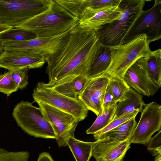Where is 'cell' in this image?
<instances>
[{
    "label": "cell",
    "mask_w": 161,
    "mask_h": 161,
    "mask_svg": "<svg viewBox=\"0 0 161 161\" xmlns=\"http://www.w3.org/2000/svg\"><path fill=\"white\" fill-rule=\"evenodd\" d=\"M108 84L111 92L117 103L122 99L130 88L124 79L118 78L109 79Z\"/></svg>",
    "instance_id": "obj_25"
},
{
    "label": "cell",
    "mask_w": 161,
    "mask_h": 161,
    "mask_svg": "<svg viewBox=\"0 0 161 161\" xmlns=\"http://www.w3.org/2000/svg\"><path fill=\"white\" fill-rule=\"evenodd\" d=\"M37 161H54L49 153L43 152L39 154Z\"/></svg>",
    "instance_id": "obj_33"
},
{
    "label": "cell",
    "mask_w": 161,
    "mask_h": 161,
    "mask_svg": "<svg viewBox=\"0 0 161 161\" xmlns=\"http://www.w3.org/2000/svg\"><path fill=\"white\" fill-rule=\"evenodd\" d=\"M131 143L128 139L107 151L102 156L97 158L96 161H123Z\"/></svg>",
    "instance_id": "obj_24"
},
{
    "label": "cell",
    "mask_w": 161,
    "mask_h": 161,
    "mask_svg": "<svg viewBox=\"0 0 161 161\" xmlns=\"http://www.w3.org/2000/svg\"><path fill=\"white\" fill-rule=\"evenodd\" d=\"M121 0H90V8H96L110 5H117Z\"/></svg>",
    "instance_id": "obj_31"
},
{
    "label": "cell",
    "mask_w": 161,
    "mask_h": 161,
    "mask_svg": "<svg viewBox=\"0 0 161 161\" xmlns=\"http://www.w3.org/2000/svg\"><path fill=\"white\" fill-rule=\"evenodd\" d=\"M53 0H0V24L17 27L47 9Z\"/></svg>",
    "instance_id": "obj_5"
},
{
    "label": "cell",
    "mask_w": 161,
    "mask_h": 161,
    "mask_svg": "<svg viewBox=\"0 0 161 161\" xmlns=\"http://www.w3.org/2000/svg\"><path fill=\"white\" fill-rule=\"evenodd\" d=\"M79 20L53 0L47 9L17 27L30 31L37 37H50L73 29L78 25Z\"/></svg>",
    "instance_id": "obj_2"
},
{
    "label": "cell",
    "mask_w": 161,
    "mask_h": 161,
    "mask_svg": "<svg viewBox=\"0 0 161 161\" xmlns=\"http://www.w3.org/2000/svg\"><path fill=\"white\" fill-rule=\"evenodd\" d=\"M3 43L0 40V55L3 52Z\"/></svg>",
    "instance_id": "obj_35"
},
{
    "label": "cell",
    "mask_w": 161,
    "mask_h": 161,
    "mask_svg": "<svg viewBox=\"0 0 161 161\" xmlns=\"http://www.w3.org/2000/svg\"><path fill=\"white\" fill-rule=\"evenodd\" d=\"M71 30L54 36L6 42L3 44V50L35 52L44 55L46 60L55 57L62 51L68 42Z\"/></svg>",
    "instance_id": "obj_9"
},
{
    "label": "cell",
    "mask_w": 161,
    "mask_h": 161,
    "mask_svg": "<svg viewBox=\"0 0 161 161\" xmlns=\"http://www.w3.org/2000/svg\"><path fill=\"white\" fill-rule=\"evenodd\" d=\"M11 28L8 26L0 24V34L9 30Z\"/></svg>",
    "instance_id": "obj_34"
},
{
    "label": "cell",
    "mask_w": 161,
    "mask_h": 161,
    "mask_svg": "<svg viewBox=\"0 0 161 161\" xmlns=\"http://www.w3.org/2000/svg\"><path fill=\"white\" fill-rule=\"evenodd\" d=\"M28 71V69L10 71L13 79L19 88L23 89L27 85Z\"/></svg>",
    "instance_id": "obj_30"
},
{
    "label": "cell",
    "mask_w": 161,
    "mask_h": 161,
    "mask_svg": "<svg viewBox=\"0 0 161 161\" xmlns=\"http://www.w3.org/2000/svg\"><path fill=\"white\" fill-rule=\"evenodd\" d=\"M101 46L95 32L79 25L75 27L62 51L46 60L48 83L57 84L80 75L86 77Z\"/></svg>",
    "instance_id": "obj_1"
},
{
    "label": "cell",
    "mask_w": 161,
    "mask_h": 161,
    "mask_svg": "<svg viewBox=\"0 0 161 161\" xmlns=\"http://www.w3.org/2000/svg\"><path fill=\"white\" fill-rule=\"evenodd\" d=\"M148 150L155 156V161L161 160V130L151 137L147 144Z\"/></svg>",
    "instance_id": "obj_29"
},
{
    "label": "cell",
    "mask_w": 161,
    "mask_h": 161,
    "mask_svg": "<svg viewBox=\"0 0 161 161\" xmlns=\"http://www.w3.org/2000/svg\"><path fill=\"white\" fill-rule=\"evenodd\" d=\"M116 104L103 111L92 126L86 131L87 134H94L106 127L113 119L116 107Z\"/></svg>",
    "instance_id": "obj_23"
},
{
    "label": "cell",
    "mask_w": 161,
    "mask_h": 161,
    "mask_svg": "<svg viewBox=\"0 0 161 161\" xmlns=\"http://www.w3.org/2000/svg\"><path fill=\"white\" fill-rule=\"evenodd\" d=\"M145 3L144 0H121L119 4L121 11L119 18L95 32L99 43L108 47L120 45L135 20L143 10Z\"/></svg>",
    "instance_id": "obj_3"
},
{
    "label": "cell",
    "mask_w": 161,
    "mask_h": 161,
    "mask_svg": "<svg viewBox=\"0 0 161 161\" xmlns=\"http://www.w3.org/2000/svg\"><path fill=\"white\" fill-rule=\"evenodd\" d=\"M142 34L146 35L149 43L161 39V0H155L151 8L140 12L124 36L121 45L127 43Z\"/></svg>",
    "instance_id": "obj_8"
},
{
    "label": "cell",
    "mask_w": 161,
    "mask_h": 161,
    "mask_svg": "<svg viewBox=\"0 0 161 161\" xmlns=\"http://www.w3.org/2000/svg\"><path fill=\"white\" fill-rule=\"evenodd\" d=\"M12 77L10 71L0 75V92L9 96L19 89Z\"/></svg>",
    "instance_id": "obj_26"
},
{
    "label": "cell",
    "mask_w": 161,
    "mask_h": 161,
    "mask_svg": "<svg viewBox=\"0 0 161 161\" xmlns=\"http://www.w3.org/2000/svg\"><path fill=\"white\" fill-rule=\"evenodd\" d=\"M111 60L110 47L102 45L88 70L86 77L89 79L101 76L108 68Z\"/></svg>",
    "instance_id": "obj_18"
},
{
    "label": "cell",
    "mask_w": 161,
    "mask_h": 161,
    "mask_svg": "<svg viewBox=\"0 0 161 161\" xmlns=\"http://www.w3.org/2000/svg\"><path fill=\"white\" fill-rule=\"evenodd\" d=\"M139 111H135L123 115L116 119L112 120L106 127L93 134L95 139L100 135L107 132L125 122L136 117Z\"/></svg>",
    "instance_id": "obj_27"
},
{
    "label": "cell",
    "mask_w": 161,
    "mask_h": 161,
    "mask_svg": "<svg viewBox=\"0 0 161 161\" xmlns=\"http://www.w3.org/2000/svg\"><path fill=\"white\" fill-rule=\"evenodd\" d=\"M123 79L138 93L148 97L153 96L159 89L149 77L143 57L138 59L128 68Z\"/></svg>",
    "instance_id": "obj_13"
},
{
    "label": "cell",
    "mask_w": 161,
    "mask_h": 161,
    "mask_svg": "<svg viewBox=\"0 0 161 161\" xmlns=\"http://www.w3.org/2000/svg\"><path fill=\"white\" fill-rule=\"evenodd\" d=\"M45 57L38 52L27 51H4L0 55V68L8 71L41 68Z\"/></svg>",
    "instance_id": "obj_12"
},
{
    "label": "cell",
    "mask_w": 161,
    "mask_h": 161,
    "mask_svg": "<svg viewBox=\"0 0 161 161\" xmlns=\"http://www.w3.org/2000/svg\"><path fill=\"white\" fill-rule=\"evenodd\" d=\"M36 103L52 126L58 146L61 147L67 146L69 138L74 137V132L78 122L67 113L45 103Z\"/></svg>",
    "instance_id": "obj_10"
},
{
    "label": "cell",
    "mask_w": 161,
    "mask_h": 161,
    "mask_svg": "<svg viewBox=\"0 0 161 161\" xmlns=\"http://www.w3.org/2000/svg\"><path fill=\"white\" fill-rule=\"evenodd\" d=\"M161 161V160H158V161Z\"/></svg>",
    "instance_id": "obj_36"
},
{
    "label": "cell",
    "mask_w": 161,
    "mask_h": 161,
    "mask_svg": "<svg viewBox=\"0 0 161 161\" xmlns=\"http://www.w3.org/2000/svg\"><path fill=\"white\" fill-rule=\"evenodd\" d=\"M29 157L28 151H10L0 147V161H28Z\"/></svg>",
    "instance_id": "obj_28"
},
{
    "label": "cell",
    "mask_w": 161,
    "mask_h": 161,
    "mask_svg": "<svg viewBox=\"0 0 161 161\" xmlns=\"http://www.w3.org/2000/svg\"><path fill=\"white\" fill-rule=\"evenodd\" d=\"M119 4L96 8H87L79 19V25L84 29L97 32L103 26L119 18L121 11Z\"/></svg>",
    "instance_id": "obj_14"
},
{
    "label": "cell",
    "mask_w": 161,
    "mask_h": 161,
    "mask_svg": "<svg viewBox=\"0 0 161 161\" xmlns=\"http://www.w3.org/2000/svg\"><path fill=\"white\" fill-rule=\"evenodd\" d=\"M139 121L129 138L131 143L147 144L153 135L161 130V106L153 101L144 104Z\"/></svg>",
    "instance_id": "obj_11"
},
{
    "label": "cell",
    "mask_w": 161,
    "mask_h": 161,
    "mask_svg": "<svg viewBox=\"0 0 161 161\" xmlns=\"http://www.w3.org/2000/svg\"><path fill=\"white\" fill-rule=\"evenodd\" d=\"M109 79L101 76L89 79L78 97L83 102L88 110L97 116L103 112L102 105Z\"/></svg>",
    "instance_id": "obj_15"
},
{
    "label": "cell",
    "mask_w": 161,
    "mask_h": 161,
    "mask_svg": "<svg viewBox=\"0 0 161 161\" xmlns=\"http://www.w3.org/2000/svg\"><path fill=\"white\" fill-rule=\"evenodd\" d=\"M93 143V142H85L71 137L68 141L67 145L76 161H89L92 156Z\"/></svg>",
    "instance_id": "obj_21"
},
{
    "label": "cell",
    "mask_w": 161,
    "mask_h": 161,
    "mask_svg": "<svg viewBox=\"0 0 161 161\" xmlns=\"http://www.w3.org/2000/svg\"><path fill=\"white\" fill-rule=\"evenodd\" d=\"M144 104L142 95L130 87L117 104L113 120L135 111L141 112Z\"/></svg>",
    "instance_id": "obj_16"
},
{
    "label": "cell",
    "mask_w": 161,
    "mask_h": 161,
    "mask_svg": "<svg viewBox=\"0 0 161 161\" xmlns=\"http://www.w3.org/2000/svg\"><path fill=\"white\" fill-rule=\"evenodd\" d=\"M32 97L34 102L45 103L67 113L78 122L83 120L87 116L88 110L78 97L74 99L65 96L46 86L43 82L37 83L34 89Z\"/></svg>",
    "instance_id": "obj_7"
},
{
    "label": "cell",
    "mask_w": 161,
    "mask_h": 161,
    "mask_svg": "<svg viewBox=\"0 0 161 161\" xmlns=\"http://www.w3.org/2000/svg\"><path fill=\"white\" fill-rule=\"evenodd\" d=\"M88 80L86 76L80 75L58 84H49L44 83V84L65 96L76 99L78 98V96L83 91Z\"/></svg>",
    "instance_id": "obj_17"
},
{
    "label": "cell",
    "mask_w": 161,
    "mask_h": 161,
    "mask_svg": "<svg viewBox=\"0 0 161 161\" xmlns=\"http://www.w3.org/2000/svg\"><path fill=\"white\" fill-rule=\"evenodd\" d=\"M137 123L134 118L100 135L96 141L111 139L123 142L129 139Z\"/></svg>",
    "instance_id": "obj_20"
},
{
    "label": "cell",
    "mask_w": 161,
    "mask_h": 161,
    "mask_svg": "<svg viewBox=\"0 0 161 161\" xmlns=\"http://www.w3.org/2000/svg\"><path fill=\"white\" fill-rule=\"evenodd\" d=\"M36 37L34 33L18 27L11 28L0 34V40L3 43L11 42L27 41Z\"/></svg>",
    "instance_id": "obj_22"
},
{
    "label": "cell",
    "mask_w": 161,
    "mask_h": 161,
    "mask_svg": "<svg viewBox=\"0 0 161 161\" xmlns=\"http://www.w3.org/2000/svg\"><path fill=\"white\" fill-rule=\"evenodd\" d=\"M149 44L146 35L142 34L127 43L109 47L111 62L101 76L109 79L116 77L123 79L124 75L128 68L150 50Z\"/></svg>",
    "instance_id": "obj_4"
},
{
    "label": "cell",
    "mask_w": 161,
    "mask_h": 161,
    "mask_svg": "<svg viewBox=\"0 0 161 161\" xmlns=\"http://www.w3.org/2000/svg\"><path fill=\"white\" fill-rule=\"evenodd\" d=\"M32 103L22 101L15 106L12 115L17 125L25 132L35 137L55 139L50 124L40 108L34 106Z\"/></svg>",
    "instance_id": "obj_6"
},
{
    "label": "cell",
    "mask_w": 161,
    "mask_h": 161,
    "mask_svg": "<svg viewBox=\"0 0 161 161\" xmlns=\"http://www.w3.org/2000/svg\"><path fill=\"white\" fill-rule=\"evenodd\" d=\"M117 103L111 92L108 84L103 100V111Z\"/></svg>",
    "instance_id": "obj_32"
},
{
    "label": "cell",
    "mask_w": 161,
    "mask_h": 161,
    "mask_svg": "<svg viewBox=\"0 0 161 161\" xmlns=\"http://www.w3.org/2000/svg\"><path fill=\"white\" fill-rule=\"evenodd\" d=\"M148 74L159 88L161 87V49L148 51L143 57Z\"/></svg>",
    "instance_id": "obj_19"
}]
</instances>
